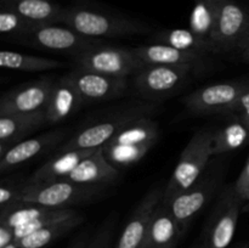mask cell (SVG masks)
<instances>
[{
  "mask_svg": "<svg viewBox=\"0 0 249 248\" xmlns=\"http://www.w3.org/2000/svg\"><path fill=\"white\" fill-rule=\"evenodd\" d=\"M61 24L92 39L119 38L151 32V27L139 19L78 4L65 7Z\"/></svg>",
  "mask_w": 249,
  "mask_h": 248,
  "instance_id": "1",
  "label": "cell"
},
{
  "mask_svg": "<svg viewBox=\"0 0 249 248\" xmlns=\"http://www.w3.org/2000/svg\"><path fill=\"white\" fill-rule=\"evenodd\" d=\"M105 186H91L67 179L50 182H24L19 204H39L51 208H71L72 206L91 203L101 198Z\"/></svg>",
  "mask_w": 249,
  "mask_h": 248,
  "instance_id": "2",
  "label": "cell"
},
{
  "mask_svg": "<svg viewBox=\"0 0 249 248\" xmlns=\"http://www.w3.org/2000/svg\"><path fill=\"white\" fill-rule=\"evenodd\" d=\"M213 156V133L199 130L192 135L180 155L178 164L163 190L162 202L167 203L178 194L186 190L206 170L209 159Z\"/></svg>",
  "mask_w": 249,
  "mask_h": 248,
  "instance_id": "3",
  "label": "cell"
},
{
  "mask_svg": "<svg viewBox=\"0 0 249 248\" xmlns=\"http://www.w3.org/2000/svg\"><path fill=\"white\" fill-rule=\"evenodd\" d=\"M155 109L156 107L152 105L136 104L123 111H119L118 113L111 114L107 118L88 125L73 135L61 147H58L57 153L102 147L131 122L142 117H150Z\"/></svg>",
  "mask_w": 249,
  "mask_h": 248,
  "instance_id": "4",
  "label": "cell"
},
{
  "mask_svg": "<svg viewBox=\"0 0 249 248\" xmlns=\"http://www.w3.org/2000/svg\"><path fill=\"white\" fill-rule=\"evenodd\" d=\"M223 177L224 172L221 168H213L211 172L206 174L203 173L196 182L165 203L184 235L194 219L213 198L220 187Z\"/></svg>",
  "mask_w": 249,
  "mask_h": 248,
  "instance_id": "5",
  "label": "cell"
},
{
  "mask_svg": "<svg viewBox=\"0 0 249 248\" xmlns=\"http://www.w3.org/2000/svg\"><path fill=\"white\" fill-rule=\"evenodd\" d=\"M18 44L38 50L74 56V58L95 46L101 45L99 39L82 35L65 24H46L36 27Z\"/></svg>",
  "mask_w": 249,
  "mask_h": 248,
  "instance_id": "6",
  "label": "cell"
},
{
  "mask_svg": "<svg viewBox=\"0 0 249 248\" xmlns=\"http://www.w3.org/2000/svg\"><path fill=\"white\" fill-rule=\"evenodd\" d=\"M235 185H228L220 191L206 228V241L209 248H226L231 243L237 228L243 206Z\"/></svg>",
  "mask_w": 249,
  "mask_h": 248,
  "instance_id": "7",
  "label": "cell"
},
{
  "mask_svg": "<svg viewBox=\"0 0 249 248\" xmlns=\"http://www.w3.org/2000/svg\"><path fill=\"white\" fill-rule=\"evenodd\" d=\"M195 67L192 65H145L134 74V85L146 99H165L182 87Z\"/></svg>",
  "mask_w": 249,
  "mask_h": 248,
  "instance_id": "8",
  "label": "cell"
},
{
  "mask_svg": "<svg viewBox=\"0 0 249 248\" xmlns=\"http://www.w3.org/2000/svg\"><path fill=\"white\" fill-rule=\"evenodd\" d=\"M249 36V12L235 0H219L212 49L215 53L240 50Z\"/></svg>",
  "mask_w": 249,
  "mask_h": 248,
  "instance_id": "9",
  "label": "cell"
},
{
  "mask_svg": "<svg viewBox=\"0 0 249 248\" xmlns=\"http://www.w3.org/2000/svg\"><path fill=\"white\" fill-rule=\"evenodd\" d=\"M248 90L249 85L245 83H218L189 94L184 104L194 114L232 113L237 102Z\"/></svg>",
  "mask_w": 249,
  "mask_h": 248,
  "instance_id": "10",
  "label": "cell"
},
{
  "mask_svg": "<svg viewBox=\"0 0 249 248\" xmlns=\"http://www.w3.org/2000/svg\"><path fill=\"white\" fill-rule=\"evenodd\" d=\"M78 67L113 77L126 78L135 74L142 63L131 49L99 45L75 57Z\"/></svg>",
  "mask_w": 249,
  "mask_h": 248,
  "instance_id": "11",
  "label": "cell"
},
{
  "mask_svg": "<svg viewBox=\"0 0 249 248\" xmlns=\"http://www.w3.org/2000/svg\"><path fill=\"white\" fill-rule=\"evenodd\" d=\"M67 74L74 83L84 105L118 99L128 89L126 78L107 75L78 66Z\"/></svg>",
  "mask_w": 249,
  "mask_h": 248,
  "instance_id": "12",
  "label": "cell"
},
{
  "mask_svg": "<svg viewBox=\"0 0 249 248\" xmlns=\"http://www.w3.org/2000/svg\"><path fill=\"white\" fill-rule=\"evenodd\" d=\"M55 83L51 78L44 77L9 90L0 100V114L45 111Z\"/></svg>",
  "mask_w": 249,
  "mask_h": 248,
  "instance_id": "13",
  "label": "cell"
},
{
  "mask_svg": "<svg viewBox=\"0 0 249 248\" xmlns=\"http://www.w3.org/2000/svg\"><path fill=\"white\" fill-rule=\"evenodd\" d=\"M67 134V129H57L19 141L0 156V173L5 174L14 168L33 159L34 157H38L41 153L49 152L51 148L60 145Z\"/></svg>",
  "mask_w": 249,
  "mask_h": 248,
  "instance_id": "14",
  "label": "cell"
},
{
  "mask_svg": "<svg viewBox=\"0 0 249 248\" xmlns=\"http://www.w3.org/2000/svg\"><path fill=\"white\" fill-rule=\"evenodd\" d=\"M163 199L160 187L151 190L134 209L113 248H141L156 207Z\"/></svg>",
  "mask_w": 249,
  "mask_h": 248,
  "instance_id": "15",
  "label": "cell"
},
{
  "mask_svg": "<svg viewBox=\"0 0 249 248\" xmlns=\"http://www.w3.org/2000/svg\"><path fill=\"white\" fill-rule=\"evenodd\" d=\"M184 236L169 208L162 201L156 207L141 248H175Z\"/></svg>",
  "mask_w": 249,
  "mask_h": 248,
  "instance_id": "16",
  "label": "cell"
},
{
  "mask_svg": "<svg viewBox=\"0 0 249 248\" xmlns=\"http://www.w3.org/2000/svg\"><path fill=\"white\" fill-rule=\"evenodd\" d=\"M46 124V111L0 114V156Z\"/></svg>",
  "mask_w": 249,
  "mask_h": 248,
  "instance_id": "17",
  "label": "cell"
},
{
  "mask_svg": "<svg viewBox=\"0 0 249 248\" xmlns=\"http://www.w3.org/2000/svg\"><path fill=\"white\" fill-rule=\"evenodd\" d=\"M84 106L82 96L70 75L61 77L53 87V95L46 107V124H57L70 118Z\"/></svg>",
  "mask_w": 249,
  "mask_h": 248,
  "instance_id": "18",
  "label": "cell"
},
{
  "mask_svg": "<svg viewBox=\"0 0 249 248\" xmlns=\"http://www.w3.org/2000/svg\"><path fill=\"white\" fill-rule=\"evenodd\" d=\"M118 169L105 157L104 148L99 147L96 152L82 160L66 179L78 184L107 187L118 179Z\"/></svg>",
  "mask_w": 249,
  "mask_h": 248,
  "instance_id": "19",
  "label": "cell"
},
{
  "mask_svg": "<svg viewBox=\"0 0 249 248\" xmlns=\"http://www.w3.org/2000/svg\"><path fill=\"white\" fill-rule=\"evenodd\" d=\"M97 148L89 150H74L63 153H56L55 157L41 165L34 172V174L27 180L29 184H38V182H50L55 180L66 179L82 160L96 152Z\"/></svg>",
  "mask_w": 249,
  "mask_h": 248,
  "instance_id": "20",
  "label": "cell"
},
{
  "mask_svg": "<svg viewBox=\"0 0 249 248\" xmlns=\"http://www.w3.org/2000/svg\"><path fill=\"white\" fill-rule=\"evenodd\" d=\"M2 6L16 11L36 27L61 23L65 7L51 0H1Z\"/></svg>",
  "mask_w": 249,
  "mask_h": 248,
  "instance_id": "21",
  "label": "cell"
},
{
  "mask_svg": "<svg viewBox=\"0 0 249 248\" xmlns=\"http://www.w3.org/2000/svg\"><path fill=\"white\" fill-rule=\"evenodd\" d=\"M136 57L145 65H192L197 63L204 57L203 53H189L167 44L153 43L150 45L138 46L131 49Z\"/></svg>",
  "mask_w": 249,
  "mask_h": 248,
  "instance_id": "22",
  "label": "cell"
},
{
  "mask_svg": "<svg viewBox=\"0 0 249 248\" xmlns=\"http://www.w3.org/2000/svg\"><path fill=\"white\" fill-rule=\"evenodd\" d=\"M219 12V0H195L190 15L189 29H191L213 53L212 40L215 31Z\"/></svg>",
  "mask_w": 249,
  "mask_h": 248,
  "instance_id": "23",
  "label": "cell"
},
{
  "mask_svg": "<svg viewBox=\"0 0 249 248\" xmlns=\"http://www.w3.org/2000/svg\"><path fill=\"white\" fill-rule=\"evenodd\" d=\"M66 66L67 63L62 61L43 57V56L28 55V53L10 50H2L0 53V67L6 70L22 71V72H45V71L63 68Z\"/></svg>",
  "mask_w": 249,
  "mask_h": 248,
  "instance_id": "24",
  "label": "cell"
},
{
  "mask_svg": "<svg viewBox=\"0 0 249 248\" xmlns=\"http://www.w3.org/2000/svg\"><path fill=\"white\" fill-rule=\"evenodd\" d=\"M83 221H84V216L82 214H78L73 218L51 224V225L40 229L31 235L16 240L15 242L22 248H44L74 230Z\"/></svg>",
  "mask_w": 249,
  "mask_h": 248,
  "instance_id": "25",
  "label": "cell"
},
{
  "mask_svg": "<svg viewBox=\"0 0 249 248\" xmlns=\"http://www.w3.org/2000/svg\"><path fill=\"white\" fill-rule=\"evenodd\" d=\"M160 128L157 122L150 117H142L131 122L129 125L122 129L112 140L107 143L112 145H142V143H156ZM106 143V145H107Z\"/></svg>",
  "mask_w": 249,
  "mask_h": 248,
  "instance_id": "26",
  "label": "cell"
},
{
  "mask_svg": "<svg viewBox=\"0 0 249 248\" xmlns=\"http://www.w3.org/2000/svg\"><path fill=\"white\" fill-rule=\"evenodd\" d=\"M249 139V129L233 114V119L213 133V156L224 155L237 150Z\"/></svg>",
  "mask_w": 249,
  "mask_h": 248,
  "instance_id": "27",
  "label": "cell"
},
{
  "mask_svg": "<svg viewBox=\"0 0 249 248\" xmlns=\"http://www.w3.org/2000/svg\"><path fill=\"white\" fill-rule=\"evenodd\" d=\"M152 40H155L156 43L167 44L173 48H177L182 51H189V53H203V55L211 53L208 46L191 29H165L160 33H156L152 36Z\"/></svg>",
  "mask_w": 249,
  "mask_h": 248,
  "instance_id": "28",
  "label": "cell"
},
{
  "mask_svg": "<svg viewBox=\"0 0 249 248\" xmlns=\"http://www.w3.org/2000/svg\"><path fill=\"white\" fill-rule=\"evenodd\" d=\"M155 143H142V145H107L102 146L104 155L109 163L117 169L128 168L135 164L146 153L152 148Z\"/></svg>",
  "mask_w": 249,
  "mask_h": 248,
  "instance_id": "29",
  "label": "cell"
},
{
  "mask_svg": "<svg viewBox=\"0 0 249 248\" xmlns=\"http://www.w3.org/2000/svg\"><path fill=\"white\" fill-rule=\"evenodd\" d=\"M36 28L34 24L12 9L2 6L0 10V33L10 41L18 44L27 34Z\"/></svg>",
  "mask_w": 249,
  "mask_h": 248,
  "instance_id": "30",
  "label": "cell"
},
{
  "mask_svg": "<svg viewBox=\"0 0 249 248\" xmlns=\"http://www.w3.org/2000/svg\"><path fill=\"white\" fill-rule=\"evenodd\" d=\"M79 212L75 211L73 208H56L53 209L50 213L45 214V215L40 216L36 220L31 221L28 224H24V225L17 226L15 228V241L19 240V238L24 237V236H28L31 233L36 232V231L40 230V229L46 228V226L51 225L53 223H57V221L66 220V219L73 218V216L78 215Z\"/></svg>",
  "mask_w": 249,
  "mask_h": 248,
  "instance_id": "31",
  "label": "cell"
},
{
  "mask_svg": "<svg viewBox=\"0 0 249 248\" xmlns=\"http://www.w3.org/2000/svg\"><path fill=\"white\" fill-rule=\"evenodd\" d=\"M116 224L117 214L113 213L102 223V225L97 229L94 236L90 237L87 248H111Z\"/></svg>",
  "mask_w": 249,
  "mask_h": 248,
  "instance_id": "32",
  "label": "cell"
},
{
  "mask_svg": "<svg viewBox=\"0 0 249 248\" xmlns=\"http://www.w3.org/2000/svg\"><path fill=\"white\" fill-rule=\"evenodd\" d=\"M23 184L24 182L15 181L12 179H2L0 187V212L19 204Z\"/></svg>",
  "mask_w": 249,
  "mask_h": 248,
  "instance_id": "33",
  "label": "cell"
},
{
  "mask_svg": "<svg viewBox=\"0 0 249 248\" xmlns=\"http://www.w3.org/2000/svg\"><path fill=\"white\" fill-rule=\"evenodd\" d=\"M235 189L237 191L238 196L243 199V201H249V158L246 163L245 168L241 172L240 177L236 180Z\"/></svg>",
  "mask_w": 249,
  "mask_h": 248,
  "instance_id": "34",
  "label": "cell"
},
{
  "mask_svg": "<svg viewBox=\"0 0 249 248\" xmlns=\"http://www.w3.org/2000/svg\"><path fill=\"white\" fill-rule=\"evenodd\" d=\"M232 113L236 114L249 129V90L246 91L243 96L241 97L240 101L237 102L236 107L233 108Z\"/></svg>",
  "mask_w": 249,
  "mask_h": 248,
  "instance_id": "35",
  "label": "cell"
},
{
  "mask_svg": "<svg viewBox=\"0 0 249 248\" xmlns=\"http://www.w3.org/2000/svg\"><path fill=\"white\" fill-rule=\"evenodd\" d=\"M12 242H15V229L6 224L0 223V248Z\"/></svg>",
  "mask_w": 249,
  "mask_h": 248,
  "instance_id": "36",
  "label": "cell"
},
{
  "mask_svg": "<svg viewBox=\"0 0 249 248\" xmlns=\"http://www.w3.org/2000/svg\"><path fill=\"white\" fill-rule=\"evenodd\" d=\"M90 236H89V231L88 230H83L77 237L73 240V242L71 243V246L68 248H87L88 243H89Z\"/></svg>",
  "mask_w": 249,
  "mask_h": 248,
  "instance_id": "37",
  "label": "cell"
},
{
  "mask_svg": "<svg viewBox=\"0 0 249 248\" xmlns=\"http://www.w3.org/2000/svg\"><path fill=\"white\" fill-rule=\"evenodd\" d=\"M238 51L241 53V56H242L243 60L249 62V36L247 38V40L245 41V44L241 46V49Z\"/></svg>",
  "mask_w": 249,
  "mask_h": 248,
  "instance_id": "38",
  "label": "cell"
},
{
  "mask_svg": "<svg viewBox=\"0 0 249 248\" xmlns=\"http://www.w3.org/2000/svg\"><path fill=\"white\" fill-rule=\"evenodd\" d=\"M192 248H209V246H208V243H207L206 238H204L203 241H201L199 243H197V245L194 246Z\"/></svg>",
  "mask_w": 249,
  "mask_h": 248,
  "instance_id": "39",
  "label": "cell"
},
{
  "mask_svg": "<svg viewBox=\"0 0 249 248\" xmlns=\"http://www.w3.org/2000/svg\"><path fill=\"white\" fill-rule=\"evenodd\" d=\"M2 248H22V247H19V246L17 245L16 242H12V243H10V245L5 246V247H2Z\"/></svg>",
  "mask_w": 249,
  "mask_h": 248,
  "instance_id": "40",
  "label": "cell"
},
{
  "mask_svg": "<svg viewBox=\"0 0 249 248\" xmlns=\"http://www.w3.org/2000/svg\"><path fill=\"white\" fill-rule=\"evenodd\" d=\"M241 248H249V247H248V246H245V247H241Z\"/></svg>",
  "mask_w": 249,
  "mask_h": 248,
  "instance_id": "41",
  "label": "cell"
}]
</instances>
